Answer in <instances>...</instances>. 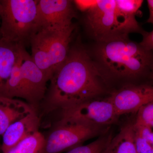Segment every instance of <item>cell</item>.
<instances>
[{"instance_id":"cell-1","label":"cell","mask_w":153,"mask_h":153,"mask_svg":"<svg viewBox=\"0 0 153 153\" xmlns=\"http://www.w3.org/2000/svg\"><path fill=\"white\" fill-rule=\"evenodd\" d=\"M100 72L85 49H70L66 60L51 77L45 98L47 112L63 110L94 99L101 94L103 87Z\"/></svg>"},{"instance_id":"cell-2","label":"cell","mask_w":153,"mask_h":153,"mask_svg":"<svg viewBox=\"0 0 153 153\" xmlns=\"http://www.w3.org/2000/svg\"><path fill=\"white\" fill-rule=\"evenodd\" d=\"M96 55L102 66L110 74L121 78H136L151 72L153 51L140 43L122 36L98 42Z\"/></svg>"},{"instance_id":"cell-3","label":"cell","mask_w":153,"mask_h":153,"mask_svg":"<svg viewBox=\"0 0 153 153\" xmlns=\"http://www.w3.org/2000/svg\"><path fill=\"white\" fill-rule=\"evenodd\" d=\"M49 80L23 46L1 96L23 99L36 111L41 102L44 101Z\"/></svg>"},{"instance_id":"cell-4","label":"cell","mask_w":153,"mask_h":153,"mask_svg":"<svg viewBox=\"0 0 153 153\" xmlns=\"http://www.w3.org/2000/svg\"><path fill=\"white\" fill-rule=\"evenodd\" d=\"M85 23L88 33L98 42L128 36L130 33L143 35L145 32L135 16L119 10L115 0H97L93 8L86 12Z\"/></svg>"},{"instance_id":"cell-5","label":"cell","mask_w":153,"mask_h":153,"mask_svg":"<svg viewBox=\"0 0 153 153\" xmlns=\"http://www.w3.org/2000/svg\"><path fill=\"white\" fill-rule=\"evenodd\" d=\"M37 0H0L2 38L25 46L39 30Z\"/></svg>"},{"instance_id":"cell-6","label":"cell","mask_w":153,"mask_h":153,"mask_svg":"<svg viewBox=\"0 0 153 153\" xmlns=\"http://www.w3.org/2000/svg\"><path fill=\"white\" fill-rule=\"evenodd\" d=\"M74 30L73 24L61 30L40 29L30 40L32 59L49 80L67 58Z\"/></svg>"},{"instance_id":"cell-7","label":"cell","mask_w":153,"mask_h":153,"mask_svg":"<svg viewBox=\"0 0 153 153\" xmlns=\"http://www.w3.org/2000/svg\"><path fill=\"white\" fill-rule=\"evenodd\" d=\"M102 127L61 118L45 137L44 153L67 152L100 134Z\"/></svg>"},{"instance_id":"cell-8","label":"cell","mask_w":153,"mask_h":153,"mask_svg":"<svg viewBox=\"0 0 153 153\" xmlns=\"http://www.w3.org/2000/svg\"><path fill=\"white\" fill-rule=\"evenodd\" d=\"M118 116L108 98L94 99L62 110V117L103 127L115 121Z\"/></svg>"},{"instance_id":"cell-9","label":"cell","mask_w":153,"mask_h":153,"mask_svg":"<svg viewBox=\"0 0 153 153\" xmlns=\"http://www.w3.org/2000/svg\"><path fill=\"white\" fill-rule=\"evenodd\" d=\"M37 7L39 30H61L73 24L75 13L72 1L39 0Z\"/></svg>"},{"instance_id":"cell-10","label":"cell","mask_w":153,"mask_h":153,"mask_svg":"<svg viewBox=\"0 0 153 153\" xmlns=\"http://www.w3.org/2000/svg\"><path fill=\"white\" fill-rule=\"evenodd\" d=\"M117 115L138 111L153 102V85L141 84L123 88L108 97Z\"/></svg>"},{"instance_id":"cell-11","label":"cell","mask_w":153,"mask_h":153,"mask_svg":"<svg viewBox=\"0 0 153 153\" xmlns=\"http://www.w3.org/2000/svg\"><path fill=\"white\" fill-rule=\"evenodd\" d=\"M40 124V118L35 110L12 123L2 136V153L13 147L27 137L39 131Z\"/></svg>"},{"instance_id":"cell-12","label":"cell","mask_w":153,"mask_h":153,"mask_svg":"<svg viewBox=\"0 0 153 153\" xmlns=\"http://www.w3.org/2000/svg\"><path fill=\"white\" fill-rule=\"evenodd\" d=\"M35 110L17 99L0 96V136L12 123Z\"/></svg>"},{"instance_id":"cell-13","label":"cell","mask_w":153,"mask_h":153,"mask_svg":"<svg viewBox=\"0 0 153 153\" xmlns=\"http://www.w3.org/2000/svg\"><path fill=\"white\" fill-rule=\"evenodd\" d=\"M23 46H25L3 38L0 40V95L10 76Z\"/></svg>"},{"instance_id":"cell-14","label":"cell","mask_w":153,"mask_h":153,"mask_svg":"<svg viewBox=\"0 0 153 153\" xmlns=\"http://www.w3.org/2000/svg\"><path fill=\"white\" fill-rule=\"evenodd\" d=\"M107 153H137L134 124L124 126L110 143Z\"/></svg>"},{"instance_id":"cell-15","label":"cell","mask_w":153,"mask_h":153,"mask_svg":"<svg viewBox=\"0 0 153 153\" xmlns=\"http://www.w3.org/2000/svg\"><path fill=\"white\" fill-rule=\"evenodd\" d=\"M45 137L38 131L25 138L4 153H44Z\"/></svg>"},{"instance_id":"cell-16","label":"cell","mask_w":153,"mask_h":153,"mask_svg":"<svg viewBox=\"0 0 153 153\" xmlns=\"http://www.w3.org/2000/svg\"><path fill=\"white\" fill-rule=\"evenodd\" d=\"M112 137L102 136L88 144L80 145L73 148L66 153H107L108 149Z\"/></svg>"},{"instance_id":"cell-17","label":"cell","mask_w":153,"mask_h":153,"mask_svg":"<svg viewBox=\"0 0 153 153\" xmlns=\"http://www.w3.org/2000/svg\"><path fill=\"white\" fill-rule=\"evenodd\" d=\"M134 124L151 128L153 127V102L143 106L138 111Z\"/></svg>"},{"instance_id":"cell-18","label":"cell","mask_w":153,"mask_h":153,"mask_svg":"<svg viewBox=\"0 0 153 153\" xmlns=\"http://www.w3.org/2000/svg\"><path fill=\"white\" fill-rule=\"evenodd\" d=\"M143 2V1L142 0H116L119 10L126 15L132 16H135Z\"/></svg>"},{"instance_id":"cell-19","label":"cell","mask_w":153,"mask_h":153,"mask_svg":"<svg viewBox=\"0 0 153 153\" xmlns=\"http://www.w3.org/2000/svg\"><path fill=\"white\" fill-rule=\"evenodd\" d=\"M97 1L76 0L74 3L77 8L82 12H87L93 8L97 4Z\"/></svg>"},{"instance_id":"cell-20","label":"cell","mask_w":153,"mask_h":153,"mask_svg":"<svg viewBox=\"0 0 153 153\" xmlns=\"http://www.w3.org/2000/svg\"><path fill=\"white\" fill-rule=\"evenodd\" d=\"M142 41L140 44L148 51H153V30L150 32H146L143 34Z\"/></svg>"},{"instance_id":"cell-21","label":"cell","mask_w":153,"mask_h":153,"mask_svg":"<svg viewBox=\"0 0 153 153\" xmlns=\"http://www.w3.org/2000/svg\"><path fill=\"white\" fill-rule=\"evenodd\" d=\"M147 3L149 11V16L147 22L153 25V0H148Z\"/></svg>"},{"instance_id":"cell-22","label":"cell","mask_w":153,"mask_h":153,"mask_svg":"<svg viewBox=\"0 0 153 153\" xmlns=\"http://www.w3.org/2000/svg\"><path fill=\"white\" fill-rule=\"evenodd\" d=\"M150 77H151V79H152V80L153 81V68H152V72H151Z\"/></svg>"},{"instance_id":"cell-23","label":"cell","mask_w":153,"mask_h":153,"mask_svg":"<svg viewBox=\"0 0 153 153\" xmlns=\"http://www.w3.org/2000/svg\"><path fill=\"white\" fill-rule=\"evenodd\" d=\"M2 38L1 34V17H0V40Z\"/></svg>"}]
</instances>
